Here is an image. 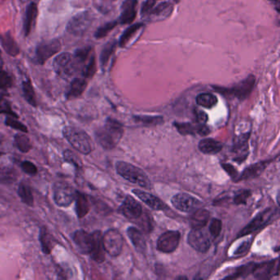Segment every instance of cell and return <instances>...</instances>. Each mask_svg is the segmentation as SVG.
<instances>
[{
    "instance_id": "1",
    "label": "cell",
    "mask_w": 280,
    "mask_h": 280,
    "mask_svg": "<svg viewBox=\"0 0 280 280\" xmlns=\"http://www.w3.org/2000/svg\"><path fill=\"white\" fill-rule=\"evenodd\" d=\"M123 135L122 125L117 120L107 119L104 127L95 132V139L103 148L111 150L120 142Z\"/></svg>"
},
{
    "instance_id": "2",
    "label": "cell",
    "mask_w": 280,
    "mask_h": 280,
    "mask_svg": "<svg viewBox=\"0 0 280 280\" xmlns=\"http://www.w3.org/2000/svg\"><path fill=\"white\" fill-rule=\"evenodd\" d=\"M118 174L130 183H135L141 188L151 189L152 184L146 173L141 168L124 161H118L115 164Z\"/></svg>"
},
{
    "instance_id": "3",
    "label": "cell",
    "mask_w": 280,
    "mask_h": 280,
    "mask_svg": "<svg viewBox=\"0 0 280 280\" xmlns=\"http://www.w3.org/2000/svg\"><path fill=\"white\" fill-rule=\"evenodd\" d=\"M55 73L64 79L74 77L82 73L83 65L70 53H63L54 59L53 63Z\"/></svg>"
},
{
    "instance_id": "4",
    "label": "cell",
    "mask_w": 280,
    "mask_h": 280,
    "mask_svg": "<svg viewBox=\"0 0 280 280\" xmlns=\"http://www.w3.org/2000/svg\"><path fill=\"white\" fill-rule=\"evenodd\" d=\"M63 134L71 146L80 153L88 155L92 151L91 139L89 135L83 130L68 126L63 130Z\"/></svg>"
},
{
    "instance_id": "5",
    "label": "cell",
    "mask_w": 280,
    "mask_h": 280,
    "mask_svg": "<svg viewBox=\"0 0 280 280\" xmlns=\"http://www.w3.org/2000/svg\"><path fill=\"white\" fill-rule=\"evenodd\" d=\"M256 83V78L254 75H249L247 78L237 83L236 85L230 88L213 86L214 90L224 96H233L239 100H246L253 90Z\"/></svg>"
},
{
    "instance_id": "6",
    "label": "cell",
    "mask_w": 280,
    "mask_h": 280,
    "mask_svg": "<svg viewBox=\"0 0 280 280\" xmlns=\"http://www.w3.org/2000/svg\"><path fill=\"white\" fill-rule=\"evenodd\" d=\"M103 244L105 252L112 257H116L122 252L123 239L117 229H109L103 235Z\"/></svg>"
},
{
    "instance_id": "7",
    "label": "cell",
    "mask_w": 280,
    "mask_h": 280,
    "mask_svg": "<svg viewBox=\"0 0 280 280\" xmlns=\"http://www.w3.org/2000/svg\"><path fill=\"white\" fill-rule=\"evenodd\" d=\"M77 192L69 183L59 182L54 186V200L61 207H68L75 200Z\"/></svg>"
},
{
    "instance_id": "8",
    "label": "cell",
    "mask_w": 280,
    "mask_h": 280,
    "mask_svg": "<svg viewBox=\"0 0 280 280\" xmlns=\"http://www.w3.org/2000/svg\"><path fill=\"white\" fill-rule=\"evenodd\" d=\"M203 229H192L188 237V244L200 253H205L211 246L210 237Z\"/></svg>"
},
{
    "instance_id": "9",
    "label": "cell",
    "mask_w": 280,
    "mask_h": 280,
    "mask_svg": "<svg viewBox=\"0 0 280 280\" xmlns=\"http://www.w3.org/2000/svg\"><path fill=\"white\" fill-rule=\"evenodd\" d=\"M275 214H276V210L273 208H268L261 212L239 233L238 238L249 235L266 226V224L271 221Z\"/></svg>"
},
{
    "instance_id": "10",
    "label": "cell",
    "mask_w": 280,
    "mask_h": 280,
    "mask_svg": "<svg viewBox=\"0 0 280 280\" xmlns=\"http://www.w3.org/2000/svg\"><path fill=\"white\" fill-rule=\"evenodd\" d=\"M92 18L87 12H80L76 15L69 21L67 30L74 36H82L90 27Z\"/></svg>"
},
{
    "instance_id": "11",
    "label": "cell",
    "mask_w": 280,
    "mask_h": 280,
    "mask_svg": "<svg viewBox=\"0 0 280 280\" xmlns=\"http://www.w3.org/2000/svg\"><path fill=\"white\" fill-rule=\"evenodd\" d=\"M180 239L178 231L165 232L157 240V250L163 253H172L178 247Z\"/></svg>"
},
{
    "instance_id": "12",
    "label": "cell",
    "mask_w": 280,
    "mask_h": 280,
    "mask_svg": "<svg viewBox=\"0 0 280 280\" xmlns=\"http://www.w3.org/2000/svg\"><path fill=\"white\" fill-rule=\"evenodd\" d=\"M61 49V43L58 40H53L49 42H43L39 44L36 51V61L37 64H44L48 59L54 54L59 53Z\"/></svg>"
},
{
    "instance_id": "13",
    "label": "cell",
    "mask_w": 280,
    "mask_h": 280,
    "mask_svg": "<svg viewBox=\"0 0 280 280\" xmlns=\"http://www.w3.org/2000/svg\"><path fill=\"white\" fill-rule=\"evenodd\" d=\"M171 203L177 210L188 213L194 210L200 204V201L189 194L179 193L173 196L171 199Z\"/></svg>"
},
{
    "instance_id": "14",
    "label": "cell",
    "mask_w": 280,
    "mask_h": 280,
    "mask_svg": "<svg viewBox=\"0 0 280 280\" xmlns=\"http://www.w3.org/2000/svg\"><path fill=\"white\" fill-rule=\"evenodd\" d=\"M90 234H91L90 256L95 262L102 263L105 260V250L103 244L102 233L97 230Z\"/></svg>"
},
{
    "instance_id": "15",
    "label": "cell",
    "mask_w": 280,
    "mask_h": 280,
    "mask_svg": "<svg viewBox=\"0 0 280 280\" xmlns=\"http://www.w3.org/2000/svg\"><path fill=\"white\" fill-rule=\"evenodd\" d=\"M119 210L123 216L129 219H138L142 214L141 204L131 196L126 197Z\"/></svg>"
},
{
    "instance_id": "16",
    "label": "cell",
    "mask_w": 280,
    "mask_h": 280,
    "mask_svg": "<svg viewBox=\"0 0 280 280\" xmlns=\"http://www.w3.org/2000/svg\"><path fill=\"white\" fill-rule=\"evenodd\" d=\"M279 274V261H269L264 263L256 264V268L254 270L253 275L256 279L259 280H268L272 276H278Z\"/></svg>"
},
{
    "instance_id": "17",
    "label": "cell",
    "mask_w": 280,
    "mask_h": 280,
    "mask_svg": "<svg viewBox=\"0 0 280 280\" xmlns=\"http://www.w3.org/2000/svg\"><path fill=\"white\" fill-rule=\"evenodd\" d=\"M132 193L136 195L137 198H139L142 202L145 203L146 205L154 210H164L167 209V205L165 203L163 202L160 198L156 196L146 193L145 191L140 190V189H134L132 190Z\"/></svg>"
},
{
    "instance_id": "18",
    "label": "cell",
    "mask_w": 280,
    "mask_h": 280,
    "mask_svg": "<svg viewBox=\"0 0 280 280\" xmlns=\"http://www.w3.org/2000/svg\"><path fill=\"white\" fill-rule=\"evenodd\" d=\"M137 0H125L121 7L120 23L122 25L131 24L137 17Z\"/></svg>"
},
{
    "instance_id": "19",
    "label": "cell",
    "mask_w": 280,
    "mask_h": 280,
    "mask_svg": "<svg viewBox=\"0 0 280 280\" xmlns=\"http://www.w3.org/2000/svg\"><path fill=\"white\" fill-rule=\"evenodd\" d=\"M73 239L80 253L83 255L90 254L91 248V234L80 229L73 234Z\"/></svg>"
},
{
    "instance_id": "20",
    "label": "cell",
    "mask_w": 280,
    "mask_h": 280,
    "mask_svg": "<svg viewBox=\"0 0 280 280\" xmlns=\"http://www.w3.org/2000/svg\"><path fill=\"white\" fill-rule=\"evenodd\" d=\"M248 138L249 134L246 133V134L240 135L234 141L233 151L237 155L234 160L239 161V163H241V161H243L247 157Z\"/></svg>"
},
{
    "instance_id": "21",
    "label": "cell",
    "mask_w": 280,
    "mask_h": 280,
    "mask_svg": "<svg viewBox=\"0 0 280 280\" xmlns=\"http://www.w3.org/2000/svg\"><path fill=\"white\" fill-rule=\"evenodd\" d=\"M127 234L137 251L139 253H145L146 251V241L141 230L135 227H129L127 229Z\"/></svg>"
},
{
    "instance_id": "22",
    "label": "cell",
    "mask_w": 280,
    "mask_h": 280,
    "mask_svg": "<svg viewBox=\"0 0 280 280\" xmlns=\"http://www.w3.org/2000/svg\"><path fill=\"white\" fill-rule=\"evenodd\" d=\"M173 5L169 2H163L154 7L149 13V17L153 21H161L168 18L173 12Z\"/></svg>"
},
{
    "instance_id": "23",
    "label": "cell",
    "mask_w": 280,
    "mask_h": 280,
    "mask_svg": "<svg viewBox=\"0 0 280 280\" xmlns=\"http://www.w3.org/2000/svg\"><path fill=\"white\" fill-rule=\"evenodd\" d=\"M267 162H259V163H254L249 166L246 169H244L243 172L241 173V175L239 176L237 181H245L250 180L252 178H256L258 176L261 175L263 173L264 170L266 169L267 166Z\"/></svg>"
},
{
    "instance_id": "24",
    "label": "cell",
    "mask_w": 280,
    "mask_h": 280,
    "mask_svg": "<svg viewBox=\"0 0 280 280\" xmlns=\"http://www.w3.org/2000/svg\"><path fill=\"white\" fill-rule=\"evenodd\" d=\"M38 14V8L37 3L32 2L27 6L26 10V17L24 20V33L26 37H28L35 26L36 20Z\"/></svg>"
},
{
    "instance_id": "25",
    "label": "cell",
    "mask_w": 280,
    "mask_h": 280,
    "mask_svg": "<svg viewBox=\"0 0 280 280\" xmlns=\"http://www.w3.org/2000/svg\"><path fill=\"white\" fill-rule=\"evenodd\" d=\"M87 85L85 78H76L72 80L69 91L67 93L68 100H73L79 97L85 91Z\"/></svg>"
},
{
    "instance_id": "26",
    "label": "cell",
    "mask_w": 280,
    "mask_h": 280,
    "mask_svg": "<svg viewBox=\"0 0 280 280\" xmlns=\"http://www.w3.org/2000/svg\"><path fill=\"white\" fill-rule=\"evenodd\" d=\"M198 148L202 153L206 155H216L223 149V144L211 138L203 139L199 142Z\"/></svg>"
},
{
    "instance_id": "27",
    "label": "cell",
    "mask_w": 280,
    "mask_h": 280,
    "mask_svg": "<svg viewBox=\"0 0 280 280\" xmlns=\"http://www.w3.org/2000/svg\"><path fill=\"white\" fill-rule=\"evenodd\" d=\"M0 42L5 51L11 56H17L20 53V48L17 42L15 41L13 37L9 32L3 35H0Z\"/></svg>"
},
{
    "instance_id": "28",
    "label": "cell",
    "mask_w": 280,
    "mask_h": 280,
    "mask_svg": "<svg viewBox=\"0 0 280 280\" xmlns=\"http://www.w3.org/2000/svg\"><path fill=\"white\" fill-rule=\"evenodd\" d=\"M75 201L76 213L78 218L81 219L90 211V204H89L86 196L79 192H77Z\"/></svg>"
},
{
    "instance_id": "29",
    "label": "cell",
    "mask_w": 280,
    "mask_h": 280,
    "mask_svg": "<svg viewBox=\"0 0 280 280\" xmlns=\"http://www.w3.org/2000/svg\"><path fill=\"white\" fill-rule=\"evenodd\" d=\"M210 218V212L204 209H200L193 214L191 218V226L193 229H201L207 224Z\"/></svg>"
},
{
    "instance_id": "30",
    "label": "cell",
    "mask_w": 280,
    "mask_h": 280,
    "mask_svg": "<svg viewBox=\"0 0 280 280\" xmlns=\"http://www.w3.org/2000/svg\"><path fill=\"white\" fill-rule=\"evenodd\" d=\"M40 243L42 251L47 255L51 252L54 247V239L45 227H42L40 229Z\"/></svg>"
},
{
    "instance_id": "31",
    "label": "cell",
    "mask_w": 280,
    "mask_h": 280,
    "mask_svg": "<svg viewBox=\"0 0 280 280\" xmlns=\"http://www.w3.org/2000/svg\"><path fill=\"white\" fill-rule=\"evenodd\" d=\"M196 100L198 105L205 109H212L218 103L216 96L211 93H201L197 96Z\"/></svg>"
},
{
    "instance_id": "32",
    "label": "cell",
    "mask_w": 280,
    "mask_h": 280,
    "mask_svg": "<svg viewBox=\"0 0 280 280\" xmlns=\"http://www.w3.org/2000/svg\"><path fill=\"white\" fill-rule=\"evenodd\" d=\"M18 196L22 200V202L25 203L26 205L29 206H33L34 205V198L32 195V189L29 186L25 184V183H21L18 187V191H17Z\"/></svg>"
},
{
    "instance_id": "33",
    "label": "cell",
    "mask_w": 280,
    "mask_h": 280,
    "mask_svg": "<svg viewBox=\"0 0 280 280\" xmlns=\"http://www.w3.org/2000/svg\"><path fill=\"white\" fill-rule=\"evenodd\" d=\"M143 26L144 25L142 24V23H136V24L132 25V26H131V27L125 30L124 32L122 33V36L120 37V41H119L120 46L124 47L125 45L128 43L130 40L132 39V37H134L135 34H136Z\"/></svg>"
},
{
    "instance_id": "34",
    "label": "cell",
    "mask_w": 280,
    "mask_h": 280,
    "mask_svg": "<svg viewBox=\"0 0 280 280\" xmlns=\"http://www.w3.org/2000/svg\"><path fill=\"white\" fill-rule=\"evenodd\" d=\"M15 146L17 147L20 151H22V153H27L28 151H31L32 145V142L30 141L29 137L27 135L17 134L14 137Z\"/></svg>"
},
{
    "instance_id": "35",
    "label": "cell",
    "mask_w": 280,
    "mask_h": 280,
    "mask_svg": "<svg viewBox=\"0 0 280 280\" xmlns=\"http://www.w3.org/2000/svg\"><path fill=\"white\" fill-rule=\"evenodd\" d=\"M115 48H116V41L115 40L109 42L103 48L100 57V64L102 68H105V66L107 65L110 57L112 56V54L115 52Z\"/></svg>"
},
{
    "instance_id": "36",
    "label": "cell",
    "mask_w": 280,
    "mask_h": 280,
    "mask_svg": "<svg viewBox=\"0 0 280 280\" xmlns=\"http://www.w3.org/2000/svg\"><path fill=\"white\" fill-rule=\"evenodd\" d=\"M22 91H23V95L27 102L33 107H37V102L34 89L30 80H25L22 82Z\"/></svg>"
},
{
    "instance_id": "37",
    "label": "cell",
    "mask_w": 280,
    "mask_h": 280,
    "mask_svg": "<svg viewBox=\"0 0 280 280\" xmlns=\"http://www.w3.org/2000/svg\"><path fill=\"white\" fill-rule=\"evenodd\" d=\"M256 263H249L244 266H241L239 268L237 269L234 275L226 279H238L245 278L249 275L253 273L254 270L256 268Z\"/></svg>"
},
{
    "instance_id": "38",
    "label": "cell",
    "mask_w": 280,
    "mask_h": 280,
    "mask_svg": "<svg viewBox=\"0 0 280 280\" xmlns=\"http://www.w3.org/2000/svg\"><path fill=\"white\" fill-rule=\"evenodd\" d=\"M173 126L176 127L178 132L182 135L198 134V125H193L189 122H174Z\"/></svg>"
},
{
    "instance_id": "39",
    "label": "cell",
    "mask_w": 280,
    "mask_h": 280,
    "mask_svg": "<svg viewBox=\"0 0 280 280\" xmlns=\"http://www.w3.org/2000/svg\"><path fill=\"white\" fill-rule=\"evenodd\" d=\"M95 72H96V63H95V54H91L90 58L88 59L87 63L83 68L81 74L85 79H90L95 75Z\"/></svg>"
},
{
    "instance_id": "40",
    "label": "cell",
    "mask_w": 280,
    "mask_h": 280,
    "mask_svg": "<svg viewBox=\"0 0 280 280\" xmlns=\"http://www.w3.org/2000/svg\"><path fill=\"white\" fill-rule=\"evenodd\" d=\"M118 23H119L118 21H114V22H108L106 24L103 25L95 32V38L101 39V38L106 37L112 30L115 29Z\"/></svg>"
},
{
    "instance_id": "41",
    "label": "cell",
    "mask_w": 280,
    "mask_h": 280,
    "mask_svg": "<svg viewBox=\"0 0 280 280\" xmlns=\"http://www.w3.org/2000/svg\"><path fill=\"white\" fill-rule=\"evenodd\" d=\"M4 95L5 94L0 92V113L7 114V116H12L17 119L18 116L14 112H12L10 103L8 102V100L5 99Z\"/></svg>"
},
{
    "instance_id": "42",
    "label": "cell",
    "mask_w": 280,
    "mask_h": 280,
    "mask_svg": "<svg viewBox=\"0 0 280 280\" xmlns=\"http://www.w3.org/2000/svg\"><path fill=\"white\" fill-rule=\"evenodd\" d=\"M91 47L88 46L83 48V49H79L75 52L74 56L76 59H78V61L80 62V64H82L83 68L85 66V62L90 58V54H91Z\"/></svg>"
},
{
    "instance_id": "43",
    "label": "cell",
    "mask_w": 280,
    "mask_h": 280,
    "mask_svg": "<svg viewBox=\"0 0 280 280\" xmlns=\"http://www.w3.org/2000/svg\"><path fill=\"white\" fill-rule=\"evenodd\" d=\"M5 124L14 129L20 130L21 132H24V133L28 132L27 127L24 124H22V122L17 121L16 119H14V117H12V116H7V119L5 120Z\"/></svg>"
},
{
    "instance_id": "44",
    "label": "cell",
    "mask_w": 280,
    "mask_h": 280,
    "mask_svg": "<svg viewBox=\"0 0 280 280\" xmlns=\"http://www.w3.org/2000/svg\"><path fill=\"white\" fill-rule=\"evenodd\" d=\"M12 77L7 72L2 70L0 72V90H7L12 86Z\"/></svg>"
},
{
    "instance_id": "45",
    "label": "cell",
    "mask_w": 280,
    "mask_h": 280,
    "mask_svg": "<svg viewBox=\"0 0 280 280\" xmlns=\"http://www.w3.org/2000/svg\"><path fill=\"white\" fill-rule=\"evenodd\" d=\"M135 120H137L138 122H143L146 124H157V123H160L163 121V118L160 116H136Z\"/></svg>"
},
{
    "instance_id": "46",
    "label": "cell",
    "mask_w": 280,
    "mask_h": 280,
    "mask_svg": "<svg viewBox=\"0 0 280 280\" xmlns=\"http://www.w3.org/2000/svg\"><path fill=\"white\" fill-rule=\"evenodd\" d=\"M222 229V222L218 219H212L210 226H209V231L213 238H217L219 236Z\"/></svg>"
},
{
    "instance_id": "47",
    "label": "cell",
    "mask_w": 280,
    "mask_h": 280,
    "mask_svg": "<svg viewBox=\"0 0 280 280\" xmlns=\"http://www.w3.org/2000/svg\"><path fill=\"white\" fill-rule=\"evenodd\" d=\"M64 158L67 162L73 163L76 168H80V161L78 160V157L73 151H69V150L64 151Z\"/></svg>"
},
{
    "instance_id": "48",
    "label": "cell",
    "mask_w": 280,
    "mask_h": 280,
    "mask_svg": "<svg viewBox=\"0 0 280 280\" xmlns=\"http://www.w3.org/2000/svg\"><path fill=\"white\" fill-rule=\"evenodd\" d=\"M251 196V192L250 191L244 190L240 191L234 198V203L236 205H242L246 204L247 198Z\"/></svg>"
},
{
    "instance_id": "49",
    "label": "cell",
    "mask_w": 280,
    "mask_h": 280,
    "mask_svg": "<svg viewBox=\"0 0 280 280\" xmlns=\"http://www.w3.org/2000/svg\"><path fill=\"white\" fill-rule=\"evenodd\" d=\"M21 167H22L23 172L27 173V174H29V175H36L37 172H38L37 166L35 165L34 163H32V162H30V161L22 162Z\"/></svg>"
},
{
    "instance_id": "50",
    "label": "cell",
    "mask_w": 280,
    "mask_h": 280,
    "mask_svg": "<svg viewBox=\"0 0 280 280\" xmlns=\"http://www.w3.org/2000/svg\"><path fill=\"white\" fill-rule=\"evenodd\" d=\"M156 0H146L143 4L141 6V13L142 17L148 16L149 13L152 11L155 5H156Z\"/></svg>"
},
{
    "instance_id": "51",
    "label": "cell",
    "mask_w": 280,
    "mask_h": 280,
    "mask_svg": "<svg viewBox=\"0 0 280 280\" xmlns=\"http://www.w3.org/2000/svg\"><path fill=\"white\" fill-rule=\"evenodd\" d=\"M196 121L198 123H202L205 124V122H207L208 115L205 114L204 111L198 110V109L195 110Z\"/></svg>"
},
{
    "instance_id": "52",
    "label": "cell",
    "mask_w": 280,
    "mask_h": 280,
    "mask_svg": "<svg viewBox=\"0 0 280 280\" xmlns=\"http://www.w3.org/2000/svg\"><path fill=\"white\" fill-rule=\"evenodd\" d=\"M223 168H224V170L226 171L227 173H229V175L231 176V178L234 179V180H238V172H237L236 169L231 165V164H229V163H225V164H222Z\"/></svg>"
},
{
    "instance_id": "53",
    "label": "cell",
    "mask_w": 280,
    "mask_h": 280,
    "mask_svg": "<svg viewBox=\"0 0 280 280\" xmlns=\"http://www.w3.org/2000/svg\"><path fill=\"white\" fill-rule=\"evenodd\" d=\"M250 246H251V241H245V242L241 244V246H239L238 250L234 252V254L235 255H241V254L245 253V252L248 251Z\"/></svg>"
},
{
    "instance_id": "54",
    "label": "cell",
    "mask_w": 280,
    "mask_h": 280,
    "mask_svg": "<svg viewBox=\"0 0 280 280\" xmlns=\"http://www.w3.org/2000/svg\"><path fill=\"white\" fill-rule=\"evenodd\" d=\"M2 65H3V62H2V57H0V72L2 71Z\"/></svg>"
},
{
    "instance_id": "55",
    "label": "cell",
    "mask_w": 280,
    "mask_h": 280,
    "mask_svg": "<svg viewBox=\"0 0 280 280\" xmlns=\"http://www.w3.org/2000/svg\"><path fill=\"white\" fill-rule=\"evenodd\" d=\"M176 3H178V2H180V0H173Z\"/></svg>"
},
{
    "instance_id": "56",
    "label": "cell",
    "mask_w": 280,
    "mask_h": 280,
    "mask_svg": "<svg viewBox=\"0 0 280 280\" xmlns=\"http://www.w3.org/2000/svg\"><path fill=\"white\" fill-rule=\"evenodd\" d=\"M0 57H1V50H0Z\"/></svg>"
}]
</instances>
